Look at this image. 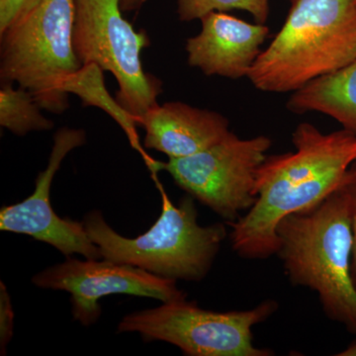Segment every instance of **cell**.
I'll return each instance as SVG.
<instances>
[{"label":"cell","mask_w":356,"mask_h":356,"mask_svg":"<svg viewBox=\"0 0 356 356\" xmlns=\"http://www.w3.org/2000/svg\"><path fill=\"white\" fill-rule=\"evenodd\" d=\"M103 70L98 65L90 64L83 65L67 81L65 90L69 95H76L81 98L84 106H95L104 110L123 129L129 142L134 149L142 152L136 132L137 121L124 110L112 97L105 88Z\"/></svg>","instance_id":"14"},{"label":"cell","mask_w":356,"mask_h":356,"mask_svg":"<svg viewBox=\"0 0 356 356\" xmlns=\"http://www.w3.org/2000/svg\"><path fill=\"white\" fill-rule=\"evenodd\" d=\"M266 136L241 139L231 133L202 152L158 163L173 181L228 222H235L257 201V172L267 158Z\"/></svg>","instance_id":"8"},{"label":"cell","mask_w":356,"mask_h":356,"mask_svg":"<svg viewBox=\"0 0 356 356\" xmlns=\"http://www.w3.org/2000/svg\"><path fill=\"white\" fill-rule=\"evenodd\" d=\"M276 309L267 300L250 310L207 311L184 299L128 314L118 332H138L146 341L173 344L189 356H270L273 350L254 346L252 327Z\"/></svg>","instance_id":"7"},{"label":"cell","mask_w":356,"mask_h":356,"mask_svg":"<svg viewBox=\"0 0 356 356\" xmlns=\"http://www.w3.org/2000/svg\"><path fill=\"white\" fill-rule=\"evenodd\" d=\"M200 21L201 31L187 40L185 46L189 65L206 76L248 77L261 55L269 28L225 13L208 14Z\"/></svg>","instance_id":"11"},{"label":"cell","mask_w":356,"mask_h":356,"mask_svg":"<svg viewBox=\"0 0 356 356\" xmlns=\"http://www.w3.org/2000/svg\"><path fill=\"white\" fill-rule=\"evenodd\" d=\"M156 184L161 212L146 233L137 238L121 236L105 221L99 210L84 217V228L102 259L139 267L166 280H202L226 238V227L201 226L192 196L175 205L163 185Z\"/></svg>","instance_id":"4"},{"label":"cell","mask_w":356,"mask_h":356,"mask_svg":"<svg viewBox=\"0 0 356 356\" xmlns=\"http://www.w3.org/2000/svg\"><path fill=\"white\" fill-rule=\"evenodd\" d=\"M292 142L294 152L267 156L257 172L254 206L228 222L232 245L243 259L276 254L280 222L324 202L356 163V136L344 129L324 134L310 123H301Z\"/></svg>","instance_id":"1"},{"label":"cell","mask_w":356,"mask_h":356,"mask_svg":"<svg viewBox=\"0 0 356 356\" xmlns=\"http://www.w3.org/2000/svg\"><path fill=\"white\" fill-rule=\"evenodd\" d=\"M86 142V133L83 129H58L54 135L48 165L37 177L34 192L19 203L1 208V231L31 236L57 248L67 257L77 254L89 259H102L83 222L58 217L50 200L54 177L65 156Z\"/></svg>","instance_id":"10"},{"label":"cell","mask_w":356,"mask_h":356,"mask_svg":"<svg viewBox=\"0 0 356 356\" xmlns=\"http://www.w3.org/2000/svg\"><path fill=\"white\" fill-rule=\"evenodd\" d=\"M138 124L144 128V146L181 159L207 149L228 137L229 123L218 112L166 102L149 109Z\"/></svg>","instance_id":"12"},{"label":"cell","mask_w":356,"mask_h":356,"mask_svg":"<svg viewBox=\"0 0 356 356\" xmlns=\"http://www.w3.org/2000/svg\"><path fill=\"white\" fill-rule=\"evenodd\" d=\"M74 0H40L0 32L1 83L27 89L42 109L63 114L83 67L74 46Z\"/></svg>","instance_id":"5"},{"label":"cell","mask_w":356,"mask_h":356,"mask_svg":"<svg viewBox=\"0 0 356 356\" xmlns=\"http://www.w3.org/2000/svg\"><path fill=\"white\" fill-rule=\"evenodd\" d=\"M42 107L27 89L15 88L13 83H1L0 125L15 135L43 132L54 128L53 121L44 117Z\"/></svg>","instance_id":"15"},{"label":"cell","mask_w":356,"mask_h":356,"mask_svg":"<svg viewBox=\"0 0 356 356\" xmlns=\"http://www.w3.org/2000/svg\"><path fill=\"white\" fill-rule=\"evenodd\" d=\"M14 312L10 295L3 281L0 282V351L6 353V348L13 337Z\"/></svg>","instance_id":"17"},{"label":"cell","mask_w":356,"mask_h":356,"mask_svg":"<svg viewBox=\"0 0 356 356\" xmlns=\"http://www.w3.org/2000/svg\"><path fill=\"white\" fill-rule=\"evenodd\" d=\"M277 238L276 254L293 284L317 292L327 317L356 334L351 199L346 178L318 207L285 217Z\"/></svg>","instance_id":"2"},{"label":"cell","mask_w":356,"mask_h":356,"mask_svg":"<svg viewBox=\"0 0 356 356\" xmlns=\"http://www.w3.org/2000/svg\"><path fill=\"white\" fill-rule=\"evenodd\" d=\"M32 282L44 289L70 293L72 316L86 327L97 322L102 315L99 300L110 295L149 297L163 303L186 299L177 281L104 259L79 261L69 257L36 274Z\"/></svg>","instance_id":"9"},{"label":"cell","mask_w":356,"mask_h":356,"mask_svg":"<svg viewBox=\"0 0 356 356\" xmlns=\"http://www.w3.org/2000/svg\"><path fill=\"white\" fill-rule=\"evenodd\" d=\"M40 0H0V32Z\"/></svg>","instance_id":"18"},{"label":"cell","mask_w":356,"mask_h":356,"mask_svg":"<svg viewBox=\"0 0 356 356\" xmlns=\"http://www.w3.org/2000/svg\"><path fill=\"white\" fill-rule=\"evenodd\" d=\"M339 356H356V341L350 343L346 350L337 353Z\"/></svg>","instance_id":"21"},{"label":"cell","mask_w":356,"mask_h":356,"mask_svg":"<svg viewBox=\"0 0 356 356\" xmlns=\"http://www.w3.org/2000/svg\"><path fill=\"white\" fill-rule=\"evenodd\" d=\"M355 60L356 0H292L248 79L264 92H294Z\"/></svg>","instance_id":"3"},{"label":"cell","mask_w":356,"mask_h":356,"mask_svg":"<svg viewBox=\"0 0 356 356\" xmlns=\"http://www.w3.org/2000/svg\"><path fill=\"white\" fill-rule=\"evenodd\" d=\"M346 184L351 199V229H353V248H351V276L356 287V163L351 166L346 177Z\"/></svg>","instance_id":"19"},{"label":"cell","mask_w":356,"mask_h":356,"mask_svg":"<svg viewBox=\"0 0 356 356\" xmlns=\"http://www.w3.org/2000/svg\"><path fill=\"white\" fill-rule=\"evenodd\" d=\"M147 0H120L121 8L123 13H133L139 10Z\"/></svg>","instance_id":"20"},{"label":"cell","mask_w":356,"mask_h":356,"mask_svg":"<svg viewBox=\"0 0 356 356\" xmlns=\"http://www.w3.org/2000/svg\"><path fill=\"white\" fill-rule=\"evenodd\" d=\"M234 9L247 11L257 23L264 24L268 19L269 0H177L178 17L185 22L201 20L212 13Z\"/></svg>","instance_id":"16"},{"label":"cell","mask_w":356,"mask_h":356,"mask_svg":"<svg viewBox=\"0 0 356 356\" xmlns=\"http://www.w3.org/2000/svg\"><path fill=\"white\" fill-rule=\"evenodd\" d=\"M74 46L81 65H96L118 83L116 100L139 122L159 104L163 83L143 67L145 32L124 18L120 0H74Z\"/></svg>","instance_id":"6"},{"label":"cell","mask_w":356,"mask_h":356,"mask_svg":"<svg viewBox=\"0 0 356 356\" xmlns=\"http://www.w3.org/2000/svg\"><path fill=\"white\" fill-rule=\"evenodd\" d=\"M286 107L294 114L327 115L356 136V60L292 92Z\"/></svg>","instance_id":"13"}]
</instances>
